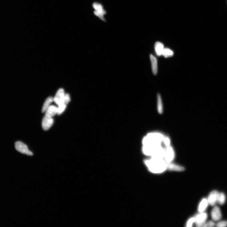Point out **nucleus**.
Returning <instances> with one entry per match:
<instances>
[{
  "label": "nucleus",
  "mask_w": 227,
  "mask_h": 227,
  "mask_svg": "<svg viewBox=\"0 0 227 227\" xmlns=\"http://www.w3.org/2000/svg\"><path fill=\"white\" fill-rule=\"evenodd\" d=\"M144 162L149 171L154 174H161L167 170V162L164 159L151 157Z\"/></svg>",
  "instance_id": "1"
},
{
  "label": "nucleus",
  "mask_w": 227,
  "mask_h": 227,
  "mask_svg": "<svg viewBox=\"0 0 227 227\" xmlns=\"http://www.w3.org/2000/svg\"><path fill=\"white\" fill-rule=\"evenodd\" d=\"M15 148L17 151L22 154L30 156L33 155L32 152L29 151L25 144L19 141L15 143Z\"/></svg>",
  "instance_id": "2"
},
{
  "label": "nucleus",
  "mask_w": 227,
  "mask_h": 227,
  "mask_svg": "<svg viewBox=\"0 0 227 227\" xmlns=\"http://www.w3.org/2000/svg\"><path fill=\"white\" fill-rule=\"evenodd\" d=\"M196 226L199 227L203 226L207 218V214L204 212L200 213L194 217Z\"/></svg>",
  "instance_id": "3"
},
{
  "label": "nucleus",
  "mask_w": 227,
  "mask_h": 227,
  "mask_svg": "<svg viewBox=\"0 0 227 227\" xmlns=\"http://www.w3.org/2000/svg\"><path fill=\"white\" fill-rule=\"evenodd\" d=\"M93 7L95 10L94 11V14L99 17L101 20L105 21L103 15L106 14V11L104 10L102 5L97 3H95L93 4Z\"/></svg>",
  "instance_id": "4"
},
{
  "label": "nucleus",
  "mask_w": 227,
  "mask_h": 227,
  "mask_svg": "<svg viewBox=\"0 0 227 227\" xmlns=\"http://www.w3.org/2000/svg\"><path fill=\"white\" fill-rule=\"evenodd\" d=\"M175 154L174 150L171 146L167 147L165 149L164 159L167 162H172L174 158Z\"/></svg>",
  "instance_id": "5"
},
{
  "label": "nucleus",
  "mask_w": 227,
  "mask_h": 227,
  "mask_svg": "<svg viewBox=\"0 0 227 227\" xmlns=\"http://www.w3.org/2000/svg\"><path fill=\"white\" fill-rule=\"evenodd\" d=\"M65 94L63 89L60 88L57 91L53 100L55 103L58 105L63 103Z\"/></svg>",
  "instance_id": "6"
},
{
  "label": "nucleus",
  "mask_w": 227,
  "mask_h": 227,
  "mask_svg": "<svg viewBox=\"0 0 227 227\" xmlns=\"http://www.w3.org/2000/svg\"><path fill=\"white\" fill-rule=\"evenodd\" d=\"M53 119L52 118L45 116L43 118L42 122V127L44 131H47L51 128L53 124Z\"/></svg>",
  "instance_id": "7"
},
{
  "label": "nucleus",
  "mask_w": 227,
  "mask_h": 227,
  "mask_svg": "<svg viewBox=\"0 0 227 227\" xmlns=\"http://www.w3.org/2000/svg\"><path fill=\"white\" fill-rule=\"evenodd\" d=\"M219 193L216 191L212 192L208 196L207 199L208 204L211 206H214L218 200Z\"/></svg>",
  "instance_id": "8"
},
{
  "label": "nucleus",
  "mask_w": 227,
  "mask_h": 227,
  "mask_svg": "<svg viewBox=\"0 0 227 227\" xmlns=\"http://www.w3.org/2000/svg\"><path fill=\"white\" fill-rule=\"evenodd\" d=\"M211 216L213 220L216 221H218L221 219V212L218 207L216 206L213 208L211 211Z\"/></svg>",
  "instance_id": "9"
},
{
  "label": "nucleus",
  "mask_w": 227,
  "mask_h": 227,
  "mask_svg": "<svg viewBox=\"0 0 227 227\" xmlns=\"http://www.w3.org/2000/svg\"><path fill=\"white\" fill-rule=\"evenodd\" d=\"M167 170L172 171L182 172L185 170V168L182 166L170 162H167Z\"/></svg>",
  "instance_id": "10"
},
{
  "label": "nucleus",
  "mask_w": 227,
  "mask_h": 227,
  "mask_svg": "<svg viewBox=\"0 0 227 227\" xmlns=\"http://www.w3.org/2000/svg\"><path fill=\"white\" fill-rule=\"evenodd\" d=\"M57 108L54 105H50L45 111V116L53 118L57 114Z\"/></svg>",
  "instance_id": "11"
},
{
  "label": "nucleus",
  "mask_w": 227,
  "mask_h": 227,
  "mask_svg": "<svg viewBox=\"0 0 227 227\" xmlns=\"http://www.w3.org/2000/svg\"><path fill=\"white\" fill-rule=\"evenodd\" d=\"M150 59H151L152 72L154 75L157 74L158 72V62L157 59L152 54L150 56Z\"/></svg>",
  "instance_id": "12"
},
{
  "label": "nucleus",
  "mask_w": 227,
  "mask_h": 227,
  "mask_svg": "<svg viewBox=\"0 0 227 227\" xmlns=\"http://www.w3.org/2000/svg\"><path fill=\"white\" fill-rule=\"evenodd\" d=\"M208 204L207 199L204 198L202 199L199 203L198 208V210L199 212H204L206 209Z\"/></svg>",
  "instance_id": "13"
},
{
  "label": "nucleus",
  "mask_w": 227,
  "mask_h": 227,
  "mask_svg": "<svg viewBox=\"0 0 227 227\" xmlns=\"http://www.w3.org/2000/svg\"><path fill=\"white\" fill-rule=\"evenodd\" d=\"M164 45L162 43L157 42L155 45V48L156 54L158 56H160L162 55V51L164 49Z\"/></svg>",
  "instance_id": "14"
},
{
  "label": "nucleus",
  "mask_w": 227,
  "mask_h": 227,
  "mask_svg": "<svg viewBox=\"0 0 227 227\" xmlns=\"http://www.w3.org/2000/svg\"><path fill=\"white\" fill-rule=\"evenodd\" d=\"M53 101H54L53 97H50L47 98L45 101L42 107V113L45 112L46 110L50 106L51 104Z\"/></svg>",
  "instance_id": "15"
},
{
  "label": "nucleus",
  "mask_w": 227,
  "mask_h": 227,
  "mask_svg": "<svg viewBox=\"0 0 227 227\" xmlns=\"http://www.w3.org/2000/svg\"><path fill=\"white\" fill-rule=\"evenodd\" d=\"M174 52L170 49L168 48H164L162 51V55L165 57H168L173 56Z\"/></svg>",
  "instance_id": "16"
},
{
  "label": "nucleus",
  "mask_w": 227,
  "mask_h": 227,
  "mask_svg": "<svg viewBox=\"0 0 227 227\" xmlns=\"http://www.w3.org/2000/svg\"><path fill=\"white\" fill-rule=\"evenodd\" d=\"M158 112L162 114L163 112V107L161 97L160 94L158 95Z\"/></svg>",
  "instance_id": "17"
},
{
  "label": "nucleus",
  "mask_w": 227,
  "mask_h": 227,
  "mask_svg": "<svg viewBox=\"0 0 227 227\" xmlns=\"http://www.w3.org/2000/svg\"><path fill=\"white\" fill-rule=\"evenodd\" d=\"M226 201V196L223 193H219L218 202L220 205H223L224 204Z\"/></svg>",
  "instance_id": "18"
},
{
  "label": "nucleus",
  "mask_w": 227,
  "mask_h": 227,
  "mask_svg": "<svg viewBox=\"0 0 227 227\" xmlns=\"http://www.w3.org/2000/svg\"><path fill=\"white\" fill-rule=\"evenodd\" d=\"M67 105L64 103L61 104V105H58L57 109V114L58 115H60L65 110Z\"/></svg>",
  "instance_id": "19"
},
{
  "label": "nucleus",
  "mask_w": 227,
  "mask_h": 227,
  "mask_svg": "<svg viewBox=\"0 0 227 227\" xmlns=\"http://www.w3.org/2000/svg\"><path fill=\"white\" fill-rule=\"evenodd\" d=\"M195 223L194 217L191 218L188 220L186 224V226L188 227H192Z\"/></svg>",
  "instance_id": "20"
},
{
  "label": "nucleus",
  "mask_w": 227,
  "mask_h": 227,
  "mask_svg": "<svg viewBox=\"0 0 227 227\" xmlns=\"http://www.w3.org/2000/svg\"><path fill=\"white\" fill-rule=\"evenodd\" d=\"M216 226L218 227H225L227 226V221H222L216 224Z\"/></svg>",
  "instance_id": "21"
},
{
  "label": "nucleus",
  "mask_w": 227,
  "mask_h": 227,
  "mask_svg": "<svg viewBox=\"0 0 227 227\" xmlns=\"http://www.w3.org/2000/svg\"><path fill=\"white\" fill-rule=\"evenodd\" d=\"M215 226V224L214 222L212 221H209L205 222L203 227H212Z\"/></svg>",
  "instance_id": "22"
},
{
  "label": "nucleus",
  "mask_w": 227,
  "mask_h": 227,
  "mask_svg": "<svg viewBox=\"0 0 227 227\" xmlns=\"http://www.w3.org/2000/svg\"><path fill=\"white\" fill-rule=\"evenodd\" d=\"M164 145L166 147L170 146V140L169 138L167 137H164L163 140Z\"/></svg>",
  "instance_id": "23"
},
{
  "label": "nucleus",
  "mask_w": 227,
  "mask_h": 227,
  "mask_svg": "<svg viewBox=\"0 0 227 227\" xmlns=\"http://www.w3.org/2000/svg\"><path fill=\"white\" fill-rule=\"evenodd\" d=\"M70 99L69 94H65L63 103L67 105L70 102Z\"/></svg>",
  "instance_id": "24"
}]
</instances>
